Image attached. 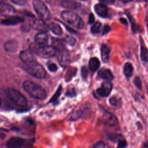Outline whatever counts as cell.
I'll list each match as a JSON object with an SVG mask.
<instances>
[{
	"instance_id": "obj_21",
	"label": "cell",
	"mask_w": 148,
	"mask_h": 148,
	"mask_svg": "<svg viewBox=\"0 0 148 148\" xmlns=\"http://www.w3.org/2000/svg\"><path fill=\"white\" fill-rule=\"evenodd\" d=\"M48 27L55 35H61L62 34V29L58 23L51 22L48 24Z\"/></svg>"
},
{
	"instance_id": "obj_40",
	"label": "cell",
	"mask_w": 148,
	"mask_h": 148,
	"mask_svg": "<svg viewBox=\"0 0 148 148\" xmlns=\"http://www.w3.org/2000/svg\"><path fill=\"white\" fill-rule=\"evenodd\" d=\"M88 23L89 24H92L94 21V20H95V17H94V16L92 13H90V15H89V17H88Z\"/></svg>"
},
{
	"instance_id": "obj_18",
	"label": "cell",
	"mask_w": 148,
	"mask_h": 148,
	"mask_svg": "<svg viewBox=\"0 0 148 148\" xmlns=\"http://www.w3.org/2000/svg\"><path fill=\"white\" fill-rule=\"evenodd\" d=\"M18 42L15 40H8L4 44V49L8 52H14L17 50Z\"/></svg>"
},
{
	"instance_id": "obj_37",
	"label": "cell",
	"mask_w": 148,
	"mask_h": 148,
	"mask_svg": "<svg viewBox=\"0 0 148 148\" xmlns=\"http://www.w3.org/2000/svg\"><path fill=\"white\" fill-rule=\"evenodd\" d=\"M92 148H105V144L103 141H99L93 145Z\"/></svg>"
},
{
	"instance_id": "obj_5",
	"label": "cell",
	"mask_w": 148,
	"mask_h": 148,
	"mask_svg": "<svg viewBox=\"0 0 148 148\" xmlns=\"http://www.w3.org/2000/svg\"><path fill=\"white\" fill-rule=\"evenodd\" d=\"M23 68L29 74L38 79L45 78L46 75L45 68L36 61L29 64H24Z\"/></svg>"
},
{
	"instance_id": "obj_7",
	"label": "cell",
	"mask_w": 148,
	"mask_h": 148,
	"mask_svg": "<svg viewBox=\"0 0 148 148\" xmlns=\"http://www.w3.org/2000/svg\"><path fill=\"white\" fill-rule=\"evenodd\" d=\"M59 64L63 67L68 66L70 62L69 53L65 48L57 51Z\"/></svg>"
},
{
	"instance_id": "obj_12",
	"label": "cell",
	"mask_w": 148,
	"mask_h": 148,
	"mask_svg": "<svg viewBox=\"0 0 148 148\" xmlns=\"http://www.w3.org/2000/svg\"><path fill=\"white\" fill-rule=\"evenodd\" d=\"M24 143V139L20 137H12L7 142L8 148H20Z\"/></svg>"
},
{
	"instance_id": "obj_28",
	"label": "cell",
	"mask_w": 148,
	"mask_h": 148,
	"mask_svg": "<svg viewBox=\"0 0 148 148\" xmlns=\"http://www.w3.org/2000/svg\"><path fill=\"white\" fill-rule=\"evenodd\" d=\"M101 27V24L99 22H96L94 23L91 28V32L92 34H97L99 32Z\"/></svg>"
},
{
	"instance_id": "obj_11",
	"label": "cell",
	"mask_w": 148,
	"mask_h": 148,
	"mask_svg": "<svg viewBox=\"0 0 148 148\" xmlns=\"http://www.w3.org/2000/svg\"><path fill=\"white\" fill-rule=\"evenodd\" d=\"M24 22V18L18 16H11L2 20L1 24L5 25H13Z\"/></svg>"
},
{
	"instance_id": "obj_8",
	"label": "cell",
	"mask_w": 148,
	"mask_h": 148,
	"mask_svg": "<svg viewBox=\"0 0 148 148\" xmlns=\"http://www.w3.org/2000/svg\"><path fill=\"white\" fill-rule=\"evenodd\" d=\"M112 89V84L109 81H106L102 83L101 86L97 88V93L98 95L102 97H108Z\"/></svg>"
},
{
	"instance_id": "obj_41",
	"label": "cell",
	"mask_w": 148,
	"mask_h": 148,
	"mask_svg": "<svg viewBox=\"0 0 148 148\" xmlns=\"http://www.w3.org/2000/svg\"><path fill=\"white\" fill-rule=\"evenodd\" d=\"M101 1L103 2H105V3H113L114 0H100Z\"/></svg>"
},
{
	"instance_id": "obj_9",
	"label": "cell",
	"mask_w": 148,
	"mask_h": 148,
	"mask_svg": "<svg viewBox=\"0 0 148 148\" xmlns=\"http://www.w3.org/2000/svg\"><path fill=\"white\" fill-rule=\"evenodd\" d=\"M19 56L20 58L24 63V64H27L36 61V60L33 55V53L30 50H27L21 51Z\"/></svg>"
},
{
	"instance_id": "obj_39",
	"label": "cell",
	"mask_w": 148,
	"mask_h": 148,
	"mask_svg": "<svg viewBox=\"0 0 148 148\" xmlns=\"http://www.w3.org/2000/svg\"><path fill=\"white\" fill-rule=\"evenodd\" d=\"M110 31V27L108 25H105L102 30V35H105L108 33Z\"/></svg>"
},
{
	"instance_id": "obj_2",
	"label": "cell",
	"mask_w": 148,
	"mask_h": 148,
	"mask_svg": "<svg viewBox=\"0 0 148 148\" xmlns=\"http://www.w3.org/2000/svg\"><path fill=\"white\" fill-rule=\"evenodd\" d=\"M30 50L43 58H50L56 55V50L52 46L39 45L35 43H31L29 46Z\"/></svg>"
},
{
	"instance_id": "obj_25",
	"label": "cell",
	"mask_w": 148,
	"mask_h": 148,
	"mask_svg": "<svg viewBox=\"0 0 148 148\" xmlns=\"http://www.w3.org/2000/svg\"><path fill=\"white\" fill-rule=\"evenodd\" d=\"M52 46L56 49V51L65 48L62 41L57 39H52Z\"/></svg>"
},
{
	"instance_id": "obj_43",
	"label": "cell",
	"mask_w": 148,
	"mask_h": 148,
	"mask_svg": "<svg viewBox=\"0 0 148 148\" xmlns=\"http://www.w3.org/2000/svg\"><path fill=\"white\" fill-rule=\"evenodd\" d=\"M121 2H122L124 3H128L132 1V0H120Z\"/></svg>"
},
{
	"instance_id": "obj_38",
	"label": "cell",
	"mask_w": 148,
	"mask_h": 148,
	"mask_svg": "<svg viewBox=\"0 0 148 148\" xmlns=\"http://www.w3.org/2000/svg\"><path fill=\"white\" fill-rule=\"evenodd\" d=\"M76 94V92H75V90L74 88H72V89H70L69 90H68V91L66 92V95L67 96H69V97H74L75 96Z\"/></svg>"
},
{
	"instance_id": "obj_34",
	"label": "cell",
	"mask_w": 148,
	"mask_h": 148,
	"mask_svg": "<svg viewBox=\"0 0 148 148\" xmlns=\"http://www.w3.org/2000/svg\"><path fill=\"white\" fill-rule=\"evenodd\" d=\"M12 3L20 5V6H24L26 5L27 3V0H10Z\"/></svg>"
},
{
	"instance_id": "obj_22",
	"label": "cell",
	"mask_w": 148,
	"mask_h": 148,
	"mask_svg": "<svg viewBox=\"0 0 148 148\" xmlns=\"http://www.w3.org/2000/svg\"><path fill=\"white\" fill-rule=\"evenodd\" d=\"M100 66V62L99 60L96 57L91 58L88 63L89 68L93 72L97 71Z\"/></svg>"
},
{
	"instance_id": "obj_32",
	"label": "cell",
	"mask_w": 148,
	"mask_h": 148,
	"mask_svg": "<svg viewBox=\"0 0 148 148\" xmlns=\"http://www.w3.org/2000/svg\"><path fill=\"white\" fill-rule=\"evenodd\" d=\"M134 83L135 86L139 90L142 89V81L139 77L136 76L134 79Z\"/></svg>"
},
{
	"instance_id": "obj_20",
	"label": "cell",
	"mask_w": 148,
	"mask_h": 148,
	"mask_svg": "<svg viewBox=\"0 0 148 148\" xmlns=\"http://www.w3.org/2000/svg\"><path fill=\"white\" fill-rule=\"evenodd\" d=\"M104 115H105V122L106 124L111 127H114L117 125L118 124L117 120L113 114H112L110 113H108L106 112V113H105Z\"/></svg>"
},
{
	"instance_id": "obj_16",
	"label": "cell",
	"mask_w": 148,
	"mask_h": 148,
	"mask_svg": "<svg viewBox=\"0 0 148 148\" xmlns=\"http://www.w3.org/2000/svg\"><path fill=\"white\" fill-rule=\"evenodd\" d=\"M61 6L66 9H72V10H76L80 8L81 6L80 3L71 0H64L61 2Z\"/></svg>"
},
{
	"instance_id": "obj_27",
	"label": "cell",
	"mask_w": 148,
	"mask_h": 148,
	"mask_svg": "<svg viewBox=\"0 0 148 148\" xmlns=\"http://www.w3.org/2000/svg\"><path fill=\"white\" fill-rule=\"evenodd\" d=\"M62 92V87L61 86H59L58 88L57 89L56 92L54 94V95L52 97V98L50 100V102L53 103V104H56L57 102V101L58 99V98L60 97L61 94Z\"/></svg>"
},
{
	"instance_id": "obj_3",
	"label": "cell",
	"mask_w": 148,
	"mask_h": 148,
	"mask_svg": "<svg viewBox=\"0 0 148 148\" xmlns=\"http://www.w3.org/2000/svg\"><path fill=\"white\" fill-rule=\"evenodd\" d=\"M5 94L8 99L14 105L20 107L27 105L26 98L18 91L12 88H7L5 90Z\"/></svg>"
},
{
	"instance_id": "obj_15",
	"label": "cell",
	"mask_w": 148,
	"mask_h": 148,
	"mask_svg": "<svg viewBox=\"0 0 148 148\" xmlns=\"http://www.w3.org/2000/svg\"><path fill=\"white\" fill-rule=\"evenodd\" d=\"M110 51V47L105 45L102 44L101 47V56L102 61L104 63H108L109 60V54Z\"/></svg>"
},
{
	"instance_id": "obj_17",
	"label": "cell",
	"mask_w": 148,
	"mask_h": 148,
	"mask_svg": "<svg viewBox=\"0 0 148 148\" xmlns=\"http://www.w3.org/2000/svg\"><path fill=\"white\" fill-rule=\"evenodd\" d=\"M98 75L101 78L107 81H110L114 78L113 75L111 71L106 68H103L101 69L98 72Z\"/></svg>"
},
{
	"instance_id": "obj_36",
	"label": "cell",
	"mask_w": 148,
	"mask_h": 148,
	"mask_svg": "<svg viewBox=\"0 0 148 148\" xmlns=\"http://www.w3.org/2000/svg\"><path fill=\"white\" fill-rule=\"evenodd\" d=\"M81 75L83 77V79H86L88 75V69L86 66H84L81 69Z\"/></svg>"
},
{
	"instance_id": "obj_19",
	"label": "cell",
	"mask_w": 148,
	"mask_h": 148,
	"mask_svg": "<svg viewBox=\"0 0 148 148\" xmlns=\"http://www.w3.org/2000/svg\"><path fill=\"white\" fill-rule=\"evenodd\" d=\"M33 27L40 32H46L48 29V25L45 23V21L40 20H35L33 22Z\"/></svg>"
},
{
	"instance_id": "obj_4",
	"label": "cell",
	"mask_w": 148,
	"mask_h": 148,
	"mask_svg": "<svg viewBox=\"0 0 148 148\" xmlns=\"http://www.w3.org/2000/svg\"><path fill=\"white\" fill-rule=\"evenodd\" d=\"M61 17L65 22L76 28L82 29L84 27V22L82 18L72 11H63L61 13Z\"/></svg>"
},
{
	"instance_id": "obj_35",
	"label": "cell",
	"mask_w": 148,
	"mask_h": 148,
	"mask_svg": "<svg viewBox=\"0 0 148 148\" xmlns=\"http://www.w3.org/2000/svg\"><path fill=\"white\" fill-rule=\"evenodd\" d=\"M127 145L126 140L122 138L118 142V148H125L127 146Z\"/></svg>"
},
{
	"instance_id": "obj_24",
	"label": "cell",
	"mask_w": 148,
	"mask_h": 148,
	"mask_svg": "<svg viewBox=\"0 0 148 148\" xmlns=\"http://www.w3.org/2000/svg\"><path fill=\"white\" fill-rule=\"evenodd\" d=\"M140 58L143 62H148V50L143 45L140 47Z\"/></svg>"
},
{
	"instance_id": "obj_26",
	"label": "cell",
	"mask_w": 148,
	"mask_h": 148,
	"mask_svg": "<svg viewBox=\"0 0 148 148\" xmlns=\"http://www.w3.org/2000/svg\"><path fill=\"white\" fill-rule=\"evenodd\" d=\"M76 69L75 68H71L67 71L65 76V80L66 82H68L76 75Z\"/></svg>"
},
{
	"instance_id": "obj_6",
	"label": "cell",
	"mask_w": 148,
	"mask_h": 148,
	"mask_svg": "<svg viewBox=\"0 0 148 148\" xmlns=\"http://www.w3.org/2000/svg\"><path fill=\"white\" fill-rule=\"evenodd\" d=\"M32 5L40 19L47 21L50 20L51 14L46 5L41 0H33Z\"/></svg>"
},
{
	"instance_id": "obj_23",
	"label": "cell",
	"mask_w": 148,
	"mask_h": 148,
	"mask_svg": "<svg viewBox=\"0 0 148 148\" xmlns=\"http://www.w3.org/2000/svg\"><path fill=\"white\" fill-rule=\"evenodd\" d=\"M133 71H134V68L131 63L126 62L124 64L123 72L126 77H131L133 74Z\"/></svg>"
},
{
	"instance_id": "obj_13",
	"label": "cell",
	"mask_w": 148,
	"mask_h": 148,
	"mask_svg": "<svg viewBox=\"0 0 148 148\" xmlns=\"http://www.w3.org/2000/svg\"><path fill=\"white\" fill-rule=\"evenodd\" d=\"M49 36L46 32H39L35 35V43L39 45H46L48 43Z\"/></svg>"
},
{
	"instance_id": "obj_1",
	"label": "cell",
	"mask_w": 148,
	"mask_h": 148,
	"mask_svg": "<svg viewBox=\"0 0 148 148\" xmlns=\"http://www.w3.org/2000/svg\"><path fill=\"white\" fill-rule=\"evenodd\" d=\"M23 87L24 90L34 98L43 99L47 96L45 89L34 82L27 80L25 81L23 84Z\"/></svg>"
},
{
	"instance_id": "obj_42",
	"label": "cell",
	"mask_w": 148,
	"mask_h": 148,
	"mask_svg": "<svg viewBox=\"0 0 148 148\" xmlns=\"http://www.w3.org/2000/svg\"><path fill=\"white\" fill-rule=\"evenodd\" d=\"M120 21H121V23H123V24H127V21L126 19L124 18H120Z\"/></svg>"
},
{
	"instance_id": "obj_30",
	"label": "cell",
	"mask_w": 148,
	"mask_h": 148,
	"mask_svg": "<svg viewBox=\"0 0 148 148\" xmlns=\"http://www.w3.org/2000/svg\"><path fill=\"white\" fill-rule=\"evenodd\" d=\"M64 42L66 43L67 44L71 45V46H73L75 43H76V39L73 37L69 36V35H66L65 38L64 39Z\"/></svg>"
},
{
	"instance_id": "obj_33",
	"label": "cell",
	"mask_w": 148,
	"mask_h": 148,
	"mask_svg": "<svg viewBox=\"0 0 148 148\" xmlns=\"http://www.w3.org/2000/svg\"><path fill=\"white\" fill-rule=\"evenodd\" d=\"M47 68L50 71L53 72H56L58 69V68H57V66L56 65V64H55L54 63H53V62H49L47 64Z\"/></svg>"
},
{
	"instance_id": "obj_44",
	"label": "cell",
	"mask_w": 148,
	"mask_h": 148,
	"mask_svg": "<svg viewBox=\"0 0 148 148\" xmlns=\"http://www.w3.org/2000/svg\"><path fill=\"white\" fill-rule=\"evenodd\" d=\"M81 1H86V0H81Z\"/></svg>"
},
{
	"instance_id": "obj_31",
	"label": "cell",
	"mask_w": 148,
	"mask_h": 148,
	"mask_svg": "<svg viewBox=\"0 0 148 148\" xmlns=\"http://www.w3.org/2000/svg\"><path fill=\"white\" fill-rule=\"evenodd\" d=\"M109 139L112 142H119V140L123 138L122 135L117 134H112L108 136Z\"/></svg>"
},
{
	"instance_id": "obj_14",
	"label": "cell",
	"mask_w": 148,
	"mask_h": 148,
	"mask_svg": "<svg viewBox=\"0 0 148 148\" xmlns=\"http://www.w3.org/2000/svg\"><path fill=\"white\" fill-rule=\"evenodd\" d=\"M95 13L100 17L105 18L108 15V10L106 6L103 3H98L94 6Z\"/></svg>"
},
{
	"instance_id": "obj_29",
	"label": "cell",
	"mask_w": 148,
	"mask_h": 148,
	"mask_svg": "<svg viewBox=\"0 0 148 148\" xmlns=\"http://www.w3.org/2000/svg\"><path fill=\"white\" fill-rule=\"evenodd\" d=\"M120 101H121L120 99L116 96H113L109 99L110 104L114 106H118L120 103Z\"/></svg>"
},
{
	"instance_id": "obj_10",
	"label": "cell",
	"mask_w": 148,
	"mask_h": 148,
	"mask_svg": "<svg viewBox=\"0 0 148 148\" xmlns=\"http://www.w3.org/2000/svg\"><path fill=\"white\" fill-rule=\"evenodd\" d=\"M0 12L2 16L9 17L13 16L15 13L16 10L12 6L6 3L2 2L0 6Z\"/></svg>"
}]
</instances>
